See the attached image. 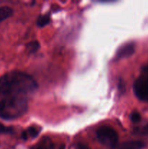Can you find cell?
Returning a JSON list of instances; mask_svg holds the SVG:
<instances>
[{"label":"cell","instance_id":"5bb4252c","mask_svg":"<svg viewBox=\"0 0 148 149\" xmlns=\"http://www.w3.org/2000/svg\"><path fill=\"white\" fill-rule=\"evenodd\" d=\"M75 149H91L88 146L85 145L84 143H78L77 144Z\"/></svg>","mask_w":148,"mask_h":149},{"label":"cell","instance_id":"9a60e30c","mask_svg":"<svg viewBox=\"0 0 148 149\" xmlns=\"http://www.w3.org/2000/svg\"><path fill=\"white\" fill-rule=\"evenodd\" d=\"M142 74L148 76V63L142 68Z\"/></svg>","mask_w":148,"mask_h":149},{"label":"cell","instance_id":"9c48e42d","mask_svg":"<svg viewBox=\"0 0 148 149\" xmlns=\"http://www.w3.org/2000/svg\"><path fill=\"white\" fill-rule=\"evenodd\" d=\"M50 21V17L49 15H41L38 17V20L36 23H37V26L39 27H44V26H46L48 23Z\"/></svg>","mask_w":148,"mask_h":149},{"label":"cell","instance_id":"3957f363","mask_svg":"<svg viewBox=\"0 0 148 149\" xmlns=\"http://www.w3.org/2000/svg\"><path fill=\"white\" fill-rule=\"evenodd\" d=\"M135 95L142 101L148 102V76L142 74L133 83Z\"/></svg>","mask_w":148,"mask_h":149},{"label":"cell","instance_id":"30bf717a","mask_svg":"<svg viewBox=\"0 0 148 149\" xmlns=\"http://www.w3.org/2000/svg\"><path fill=\"white\" fill-rule=\"evenodd\" d=\"M39 48V43L37 41H32L27 45V49L29 52H35Z\"/></svg>","mask_w":148,"mask_h":149},{"label":"cell","instance_id":"277c9868","mask_svg":"<svg viewBox=\"0 0 148 149\" xmlns=\"http://www.w3.org/2000/svg\"><path fill=\"white\" fill-rule=\"evenodd\" d=\"M135 47H136V45L133 42L124 44L121 47H120L117 50L115 58V60H118L131 56L134 52Z\"/></svg>","mask_w":148,"mask_h":149},{"label":"cell","instance_id":"4fadbf2b","mask_svg":"<svg viewBox=\"0 0 148 149\" xmlns=\"http://www.w3.org/2000/svg\"><path fill=\"white\" fill-rule=\"evenodd\" d=\"M141 119V116L138 112L134 111L131 114V120L133 122H138Z\"/></svg>","mask_w":148,"mask_h":149},{"label":"cell","instance_id":"6da1fadb","mask_svg":"<svg viewBox=\"0 0 148 149\" xmlns=\"http://www.w3.org/2000/svg\"><path fill=\"white\" fill-rule=\"evenodd\" d=\"M37 90V84L30 76L13 71L0 78V117L13 120L23 116L29 102Z\"/></svg>","mask_w":148,"mask_h":149},{"label":"cell","instance_id":"ba28073f","mask_svg":"<svg viewBox=\"0 0 148 149\" xmlns=\"http://www.w3.org/2000/svg\"><path fill=\"white\" fill-rule=\"evenodd\" d=\"M12 9L10 8V7L4 6V7H0V23L10 17L12 15Z\"/></svg>","mask_w":148,"mask_h":149},{"label":"cell","instance_id":"8992f818","mask_svg":"<svg viewBox=\"0 0 148 149\" xmlns=\"http://www.w3.org/2000/svg\"><path fill=\"white\" fill-rule=\"evenodd\" d=\"M54 144L52 140L48 137H43L37 143L35 144L30 149H53Z\"/></svg>","mask_w":148,"mask_h":149},{"label":"cell","instance_id":"52a82bcc","mask_svg":"<svg viewBox=\"0 0 148 149\" xmlns=\"http://www.w3.org/2000/svg\"><path fill=\"white\" fill-rule=\"evenodd\" d=\"M40 128L38 127H30L26 130V131L23 132L22 134V138L24 140L28 139V138H34L38 136L39 132H40Z\"/></svg>","mask_w":148,"mask_h":149},{"label":"cell","instance_id":"7c38bea8","mask_svg":"<svg viewBox=\"0 0 148 149\" xmlns=\"http://www.w3.org/2000/svg\"><path fill=\"white\" fill-rule=\"evenodd\" d=\"M13 131L12 128L4 126L2 124H0V134H10Z\"/></svg>","mask_w":148,"mask_h":149},{"label":"cell","instance_id":"5b68a950","mask_svg":"<svg viewBox=\"0 0 148 149\" xmlns=\"http://www.w3.org/2000/svg\"><path fill=\"white\" fill-rule=\"evenodd\" d=\"M145 147V143L142 141H128L116 145L112 149H142Z\"/></svg>","mask_w":148,"mask_h":149},{"label":"cell","instance_id":"8fae6325","mask_svg":"<svg viewBox=\"0 0 148 149\" xmlns=\"http://www.w3.org/2000/svg\"><path fill=\"white\" fill-rule=\"evenodd\" d=\"M133 133L140 135H148V122L142 127L137 128L133 131Z\"/></svg>","mask_w":148,"mask_h":149},{"label":"cell","instance_id":"7a4b0ae2","mask_svg":"<svg viewBox=\"0 0 148 149\" xmlns=\"http://www.w3.org/2000/svg\"><path fill=\"white\" fill-rule=\"evenodd\" d=\"M97 138L102 145L113 148L117 145L118 136L113 128L109 126H102L97 131Z\"/></svg>","mask_w":148,"mask_h":149},{"label":"cell","instance_id":"2e32d148","mask_svg":"<svg viewBox=\"0 0 148 149\" xmlns=\"http://www.w3.org/2000/svg\"><path fill=\"white\" fill-rule=\"evenodd\" d=\"M59 149H65V146H64V145L61 146H60V148H59Z\"/></svg>","mask_w":148,"mask_h":149}]
</instances>
